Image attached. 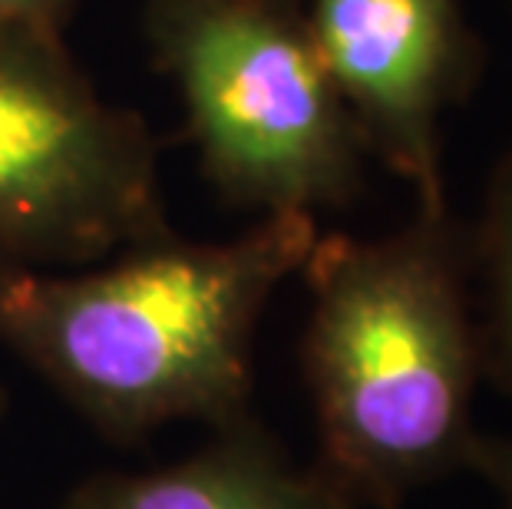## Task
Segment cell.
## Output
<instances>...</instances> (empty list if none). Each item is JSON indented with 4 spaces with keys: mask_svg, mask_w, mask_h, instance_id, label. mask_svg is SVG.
<instances>
[{
    "mask_svg": "<svg viewBox=\"0 0 512 509\" xmlns=\"http://www.w3.org/2000/svg\"><path fill=\"white\" fill-rule=\"evenodd\" d=\"M318 222L261 215L228 242L159 235L93 272L0 265V344L113 440L252 417L255 334Z\"/></svg>",
    "mask_w": 512,
    "mask_h": 509,
    "instance_id": "6da1fadb",
    "label": "cell"
},
{
    "mask_svg": "<svg viewBox=\"0 0 512 509\" xmlns=\"http://www.w3.org/2000/svg\"><path fill=\"white\" fill-rule=\"evenodd\" d=\"M301 338L321 457L357 506L397 509L413 490L470 470L483 351L470 225L423 209L384 238L318 235L301 265Z\"/></svg>",
    "mask_w": 512,
    "mask_h": 509,
    "instance_id": "7a4b0ae2",
    "label": "cell"
},
{
    "mask_svg": "<svg viewBox=\"0 0 512 509\" xmlns=\"http://www.w3.org/2000/svg\"><path fill=\"white\" fill-rule=\"evenodd\" d=\"M152 67L225 205L344 209L364 189V136L311 34L308 0H146Z\"/></svg>",
    "mask_w": 512,
    "mask_h": 509,
    "instance_id": "3957f363",
    "label": "cell"
},
{
    "mask_svg": "<svg viewBox=\"0 0 512 509\" xmlns=\"http://www.w3.org/2000/svg\"><path fill=\"white\" fill-rule=\"evenodd\" d=\"M169 232L146 119L63 40L0 37V265H90Z\"/></svg>",
    "mask_w": 512,
    "mask_h": 509,
    "instance_id": "277c9868",
    "label": "cell"
},
{
    "mask_svg": "<svg viewBox=\"0 0 512 509\" xmlns=\"http://www.w3.org/2000/svg\"><path fill=\"white\" fill-rule=\"evenodd\" d=\"M321 60L344 96L367 156L440 209L443 113L483 80L486 47L463 0H308Z\"/></svg>",
    "mask_w": 512,
    "mask_h": 509,
    "instance_id": "5b68a950",
    "label": "cell"
},
{
    "mask_svg": "<svg viewBox=\"0 0 512 509\" xmlns=\"http://www.w3.org/2000/svg\"><path fill=\"white\" fill-rule=\"evenodd\" d=\"M63 509H361L318 467H294L281 443L245 417L209 447L149 473H100Z\"/></svg>",
    "mask_w": 512,
    "mask_h": 509,
    "instance_id": "8992f818",
    "label": "cell"
},
{
    "mask_svg": "<svg viewBox=\"0 0 512 509\" xmlns=\"http://www.w3.org/2000/svg\"><path fill=\"white\" fill-rule=\"evenodd\" d=\"M470 252L473 281L483 285V314H476L483 381L512 397V146L489 172Z\"/></svg>",
    "mask_w": 512,
    "mask_h": 509,
    "instance_id": "52a82bcc",
    "label": "cell"
},
{
    "mask_svg": "<svg viewBox=\"0 0 512 509\" xmlns=\"http://www.w3.org/2000/svg\"><path fill=\"white\" fill-rule=\"evenodd\" d=\"M80 0H0V37L63 40Z\"/></svg>",
    "mask_w": 512,
    "mask_h": 509,
    "instance_id": "ba28073f",
    "label": "cell"
},
{
    "mask_svg": "<svg viewBox=\"0 0 512 509\" xmlns=\"http://www.w3.org/2000/svg\"><path fill=\"white\" fill-rule=\"evenodd\" d=\"M470 470H476L499 496V509H512V437H476L470 453Z\"/></svg>",
    "mask_w": 512,
    "mask_h": 509,
    "instance_id": "9c48e42d",
    "label": "cell"
},
{
    "mask_svg": "<svg viewBox=\"0 0 512 509\" xmlns=\"http://www.w3.org/2000/svg\"><path fill=\"white\" fill-rule=\"evenodd\" d=\"M0 407H4V400H0Z\"/></svg>",
    "mask_w": 512,
    "mask_h": 509,
    "instance_id": "30bf717a",
    "label": "cell"
},
{
    "mask_svg": "<svg viewBox=\"0 0 512 509\" xmlns=\"http://www.w3.org/2000/svg\"><path fill=\"white\" fill-rule=\"evenodd\" d=\"M509 7H512V0H509Z\"/></svg>",
    "mask_w": 512,
    "mask_h": 509,
    "instance_id": "8fae6325",
    "label": "cell"
}]
</instances>
